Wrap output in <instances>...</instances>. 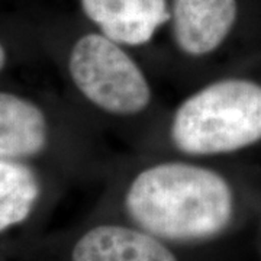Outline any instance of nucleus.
I'll list each match as a JSON object with an SVG mask.
<instances>
[{"label":"nucleus","mask_w":261,"mask_h":261,"mask_svg":"<svg viewBox=\"0 0 261 261\" xmlns=\"http://www.w3.org/2000/svg\"><path fill=\"white\" fill-rule=\"evenodd\" d=\"M47 119L37 105L0 92V159L35 155L47 147Z\"/></svg>","instance_id":"obj_7"},{"label":"nucleus","mask_w":261,"mask_h":261,"mask_svg":"<svg viewBox=\"0 0 261 261\" xmlns=\"http://www.w3.org/2000/svg\"><path fill=\"white\" fill-rule=\"evenodd\" d=\"M237 0H174L173 37L190 57L214 53L229 35L237 20Z\"/></svg>","instance_id":"obj_5"},{"label":"nucleus","mask_w":261,"mask_h":261,"mask_svg":"<svg viewBox=\"0 0 261 261\" xmlns=\"http://www.w3.org/2000/svg\"><path fill=\"white\" fill-rule=\"evenodd\" d=\"M73 261H177L152 235L119 225H102L86 232L71 252Z\"/></svg>","instance_id":"obj_6"},{"label":"nucleus","mask_w":261,"mask_h":261,"mask_svg":"<svg viewBox=\"0 0 261 261\" xmlns=\"http://www.w3.org/2000/svg\"><path fill=\"white\" fill-rule=\"evenodd\" d=\"M130 218L151 235L190 241L222 232L233 197L216 171L187 163H163L141 171L125 196Z\"/></svg>","instance_id":"obj_1"},{"label":"nucleus","mask_w":261,"mask_h":261,"mask_svg":"<svg viewBox=\"0 0 261 261\" xmlns=\"http://www.w3.org/2000/svg\"><path fill=\"white\" fill-rule=\"evenodd\" d=\"M5 63H6V51H5L3 45L0 44V71L3 70V67H5Z\"/></svg>","instance_id":"obj_9"},{"label":"nucleus","mask_w":261,"mask_h":261,"mask_svg":"<svg viewBox=\"0 0 261 261\" xmlns=\"http://www.w3.org/2000/svg\"><path fill=\"white\" fill-rule=\"evenodd\" d=\"M171 140L185 154L215 155L261 140V86L225 79L187 97L171 122Z\"/></svg>","instance_id":"obj_2"},{"label":"nucleus","mask_w":261,"mask_h":261,"mask_svg":"<svg viewBox=\"0 0 261 261\" xmlns=\"http://www.w3.org/2000/svg\"><path fill=\"white\" fill-rule=\"evenodd\" d=\"M39 190L32 168L15 160L0 159V232L28 218Z\"/></svg>","instance_id":"obj_8"},{"label":"nucleus","mask_w":261,"mask_h":261,"mask_svg":"<svg viewBox=\"0 0 261 261\" xmlns=\"http://www.w3.org/2000/svg\"><path fill=\"white\" fill-rule=\"evenodd\" d=\"M84 15L116 44L138 47L171 20L167 0H80Z\"/></svg>","instance_id":"obj_4"},{"label":"nucleus","mask_w":261,"mask_h":261,"mask_svg":"<svg viewBox=\"0 0 261 261\" xmlns=\"http://www.w3.org/2000/svg\"><path fill=\"white\" fill-rule=\"evenodd\" d=\"M68 71L84 97L115 115L142 112L151 100L144 73L115 41L87 34L71 48Z\"/></svg>","instance_id":"obj_3"}]
</instances>
